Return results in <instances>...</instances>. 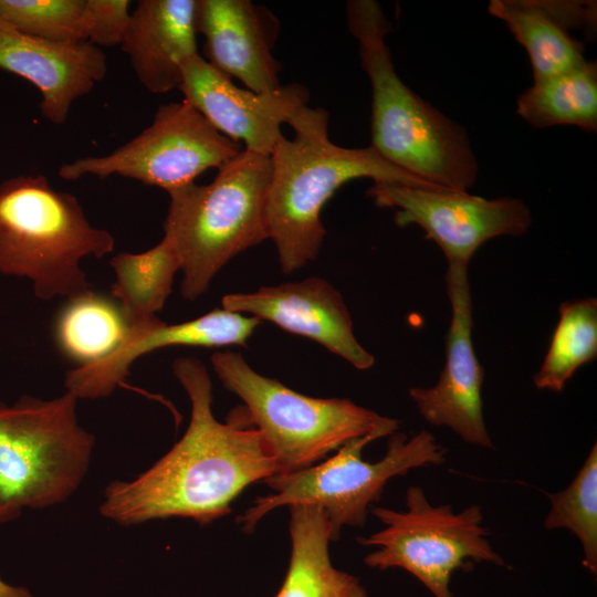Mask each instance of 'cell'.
I'll list each match as a JSON object with an SVG mask.
<instances>
[{
  "instance_id": "obj_6",
  "label": "cell",
  "mask_w": 597,
  "mask_h": 597,
  "mask_svg": "<svg viewBox=\"0 0 597 597\" xmlns=\"http://www.w3.org/2000/svg\"><path fill=\"white\" fill-rule=\"evenodd\" d=\"M212 368L226 389L244 404L248 416L275 461L277 473L314 465L346 442L399 430V421L346 398H316L255 371L238 352H214Z\"/></svg>"
},
{
  "instance_id": "obj_13",
  "label": "cell",
  "mask_w": 597,
  "mask_h": 597,
  "mask_svg": "<svg viewBox=\"0 0 597 597\" xmlns=\"http://www.w3.org/2000/svg\"><path fill=\"white\" fill-rule=\"evenodd\" d=\"M178 90L218 132L263 155H271L283 135L282 125H290L310 100L307 88L298 83L264 93L241 88L200 54L184 65Z\"/></svg>"
},
{
  "instance_id": "obj_7",
  "label": "cell",
  "mask_w": 597,
  "mask_h": 597,
  "mask_svg": "<svg viewBox=\"0 0 597 597\" xmlns=\"http://www.w3.org/2000/svg\"><path fill=\"white\" fill-rule=\"evenodd\" d=\"M77 400L66 391L0 401V525L27 509L60 504L82 484L95 437L78 423Z\"/></svg>"
},
{
  "instance_id": "obj_28",
  "label": "cell",
  "mask_w": 597,
  "mask_h": 597,
  "mask_svg": "<svg viewBox=\"0 0 597 597\" xmlns=\"http://www.w3.org/2000/svg\"><path fill=\"white\" fill-rule=\"evenodd\" d=\"M0 597H33V595L29 588L10 585L0 577Z\"/></svg>"
},
{
  "instance_id": "obj_1",
  "label": "cell",
  "mask_w": 597,
  "mask_h": 597,
  "mask_svg": "<svg viewBox=\"0 0 597 597\" xmlns=\"http://www.w3.org/2000/svg\"><path fill=\"white\" fill-rule=\"evenodd\" d=\"M172 373L190 400L189 425L144 473L106 486L100 513L117 524L187 517L206 525L230 513L232 502L249 485L277 473L255 428L214 418L211 379L198 358H177Z\"/></svg>"
},
{
  "instance_id": "obj_15",
  "label": "cell",
  "mask_w": 597,
  "mask_h": 597,
  "mask_svg": "<svg viewBox=\"0 0 597 597\" xmlns=\"http://www.w3.org/2000/svg\"><path fill=\"white\" fill-rule=\"evenodd\" d=\"M260 323L261 321L253 316L214 308L182 323L167 324L156 317L129 326L124 342L108 357L66 371V391L77 399L107 397L128 376L130 365L143 355L171 346H247Z\"/></svg>"
},
{
  "instance_id": "obj_20",
  "label": "cell",
  "mask_w": 597,
  "mask_h": 597,
  "mask_svg": "<svg viewBox=\"0 0 597 597\" xmlns=\"http://www.w3.org/2000/svg\"><path fill=\"white\" fill-rule=\"evenodd\" d=\"M289 509L290 563L275 597H368L356 576L332 564V530L324 511L312 504Z\"/></svg>"
},
{
  "instance_id": "obj_27",
  "label": "cell",
  "mask_w": 597,
  "mask_h": 597,
  "mask_svg": "<svg viewBox=\"0 0 597 597\" xmlns=\"http://www.w3.org/2000/svg\"><path fill=\"white\" fill-rule=\"evenodd\" d=\"M127 0H86L87 42L100 46L122 44L130 12Z\"/></svg>"
},
{
  "instance_id": "obj_16",
  "label": "cell",
  "mask_w": 597,
  "mask_h": 597,
  "mask_svg": "<svg viewBox=\"0 0 597 597\" xmlns=\"http://www.w3.org/2000/svg\"><path fill=\"white\" fill-rule=\"evenodd\" d=\"M196 30L205 38L203 59L256 93L282 84V64L272 50L280 33L277 18L250 0H197Z\"/></svg>"
},
{
  "instance_id": "obj_17",
  "label": "cell",
  "mask_w": 597,
  "mask_h": 597,
  "mask_svg": "<svg viewBox=\"0 0 597 597\" xmlns=\"http://www.w3.org/2000/svg\"><path fill=\"white\" fill-rule=\"evenodd\" d=\"M0 69L33 84L41 94L44 119L62 124L73 102L105 77L107 63L104 52L88 42L53 43L0 21Z\"/></svg>"
},
{
  "instance_id": "obj_22",
  "label": "cell",
  "mask_w": 597,
  "mask_h": 597,
  "mask_svg": "<svg viewBox=\"0 0 597 597\" xmlns=\"http://www.w3.org/2000/svg\"><path fill=\"white\" fill-rule=\"evenodd\" d=\"M517 114L534 128L570 125L597 130V64L586 61L569 71L534 81L520 94Z\"/></svg>"
},
{
  "instance_id": "obj_24",
  "label": "cell",
  "mask_w": 597,
  "mask_h": 597,
  "mask_svg": "<svg viewBox=\"0 0 597 597\" xmlns=\"http://www.w3.org/2000/svg\"><path fill=\"white\" fill-rule=\"evenodd\" d=\"M541 368L533 377L540 390L561 392L579 367L597 356V300L564 302Z\"/></svg>"
},
{
  "instance_id": "obj_18",
  "label": "cell",
  "mask_w": 597,
  "mask_h": 597,
  "mask_svg": "<svg viewBox=\"0 0 597 597\" xmlns=\"http://www.w3.org/2000/svg\"><path fill=\"white\" fill-rule=\"evenodd\" d=\"M197 0H140L130 12L122 50L142 85L153 94L178 88L186 62L199 54Z\"/></svg>"
},
{
  "instance_id": "obj_8",
  "label": "cell",
  "mask_w": 597,
  "mask_h": 597,
  "mask_svg": "<svg viewBox=\"0 0 597 597\" xmlns=\"http://www.w3.org/2000/svg\"><path fill=\"white\" fill-rule=\"evenodd\" d=\"M375 440L371 436L353 439L316 465L266 479L273 493L258 498L239 517L242 530L253 532L263 516L280 506L312 504L326 514L335 541L343 526L365 525L371 503L379 501L389 480L446 461L447 449L427 430L410 438L394 432L385 455L368 462L362 453Z\"/></svg>"
},
{
  "instance_id": "obj_3",
  "label": "cell",
  "mask_w": 597,
  "mask_h": 597,
  "mask_svg": "<svg viewBox=\"0 0 597 597\" xmlns=\"http://www.w3.org/2000/svg\"><path fill=\"white\" fill-rule=\"evenodd\" d=\"M346 15L371 86L370 146L429 184L468 191L479 171L469 137L400 80L385 42L391 25L380 4L350 0Z\"/></svg>"
},
{
  "instance_id": "obj_2",
  "label": "cell",
  "mask_w": 597,
  "mask_h": 597,
  "mask_svg": "<svg viewBox=\"0 0 597 597\" xmlns=\"http://www.w3.org/2000/svg\"><path fill=\"white\" fill-rule=\"evenodd\" d=\"M290 125L294 137L282 135L270 155L266 202L269 239L285 274L317 256L326 234L322 209L343 185L365 177L374 182L440 188L392 165L370 145L346 148L332 143L325 109L306 106Z\"/></svg>"
},
{
  "instance_id": "obj_26",
  "label": "cell",
  "mask_w": 597,
  "mask_h": 597,
  "mask_svg": "<svg viewBox=\"0 0 597 597\" xmlns=\"http://www.w3.org/2000/svg\"><path fill=\"white\" fill-rule=\"evenodd\" d=\"M86 0H0V21L60 44L87 42Z\"/></svg>"
},
{
  "instance_id": "obj_14",
  "label": "cell",
  "mask_w": 597,
  "mask_h": 597,
  "mask_svg": "<svg viewBox=\"0 0 597 597\" xmlns=\"http://www.w3.org/2000/svg\"><path fill=\"white\" fill-rule=\"evenodd\" d=\"M222 308L268 321L307 337L356 369H369L375 357L358 342L342 294L325 279L308 277L250 293L222 297Z\"/></svg>"
},
{
  "instance_id": "obj_5",
  "label": "cell",
  "mask_w": 597,
  "mask_h": 597,
  "mask_svg": "<svg viewBox=\"0 0 597 597\" xmlns=\"http://www.w3.org/2000/svg\"><path fill=\"white\" fill-rule=\"evenodd\" d=\"M114 248L113 235L88 222L77 198L43 175L0 184V274L30 280L38 298L67 300L90 290L81 260Z\"/></svg>"
},
{
  "instance_id": "obj_12",
  "label": "cell",
  "mask_w": 597,
  "mask_h": 597,
  "mask_svg": "<svg viewBox=\"0 0 597 597\" xmlns=\"http://www.w3.org/2000/svg\"><path fill=\"white\" fill-rule=\"evenodd\" d=\"M468 266L448 264L447 293L451 320L446 337V363L432 387H412L409 396L421 417L448 427L464 442L494 449L483 418L484 370L472 343V296Z\"/></svg>"
},
{
  "instance_id": "obj_4",
  "label": "cell",
  "mask_w": 597,
  "mask_h": 597,
  "mask_svg": "<svg viewBox=\"0 0 597 597\" xmlns=\"http://www.w3.org/2000/svg\"><path fill=\"white\" fill-rule=\"evenodd\" d=\"M271 175L270 155L243 148L210 184L190 182L168 192L164 237L178 254L185 300L200 297L232 258L270 238Z\"/></svg>"
},
{
  "instance_id": "obj_10",
  "label": "cell",
  "mask_w": 597,
  "mask_h": 597,
  "mask_svg": "<svg viewBox=\"0 0 597 597\" xmlns=\"http://www.w3.org/2000/svg\"><path fill=\"white\" fill-rule=\"evenodd\" d=\"M242 149L182 100L159 106L151 124L128 143L106 155L63 164L57 175L69 181L117 175L169 192L210 168L219 169Z\"/></svg>"
},
{
  "instance_id": "obj_25",
  "label": "cell",
  "mask_w": 597,
  "mask_h": 597,
  "mask_svg": "<svg viewBox=\"0 0 597 597\" xmlns=\"http://www.w3.org/2000/svg\"><path fill=\"white\" fill-rule=\"evenodd\" d=\"M551 502L544 519L548 531L565 528L579 541L583 566L597 574V443H594L584 464L567 488L545 493Z\"/></svg>"
},
{
  "instance_id": "obj_19",
  "label": "cell",
  "mask_w": 597,
  "mask_h": 597,
  "mask_svg": "<svg viewBox=\"0 0 597 597\" xmlns=\"http://www.w3.org/2000/svg\"><path fill=\"white\" fill-rule=\"evenodd\" d=\"M491 15L502 20L526 50L534 81L586 62L584 43L569 30L596 33V2L559 0H491Z\"/></svg>"
},
{
  "instance_id": "obj_21",
  "label": "cell",
  "mask_w": 597,
  "mask_h": 597,
  "mask_svg": "<svg viewBox=\"0 0 597 597\" xmlns=\"http://www.w3.org/2000/svg\"><path fill=\"white\" fill-rule=\"evenodd\" d=\"M128 331L118 303L92 290L67 298L53 323L59 352L76 367L108 357L124 342Z\"/></svg>"
},
{
  "instance_id": "obj_11",
  "label": "cell",
  "mask_w": 597,
  "mask_h": 597,
  "mask_svg": "<svg viewBox=\"0 0 597 597\" xmlns=\"http://www.w3.org/2000/svg\"><path fill=\"white\" fill-rule=\"evenodd\" d=\"M367 195L377 207L395 209L398 227L419 226L448 264L469 265L490 239L523 235L532 224L530 208L516 198L485 199L468 191L390 182H374Z\"/></svg>"
},
{
  "instance_id": "obj_9",
  "label": "cell",
  "mask_w": 597,
  "mask_h": 597,
  "mask_svg": "<svg viewBox=\"0 0 597 597\" xmlns=\"http://www.w3.org/2000/svg\"><path fill=\"white\" fill-rule=\"evenodd\" d=\"M406 510L373 506L369 512L385 526L358 537L362 545L377 549L365 564L381 570L402 568L417 578L433 597H453L450 583L458 570H470L474 563L507 567L496 553L483 525V513L473 504L455 512L451 504L432 505L423 489L406 491Z\"/></svg>"
},
{
  "instance_id": "obj_23",
  "label": "cell",
  "mask_w": 597,
  "mask_h": 597,
  "mask_svg": "<svg viewBox=\"0 0 597 597\" xmlns=\"http://www.w3.org/2000/svg\"><path fill=\"white\" fill-rule=\"evenodd\" d=\"M116 276L112 297L121 306L129 326L157 317L172 290L180 261L171 242L163 237L142 253H118L111 260Z\"/></svg>"
}]
</instances>
